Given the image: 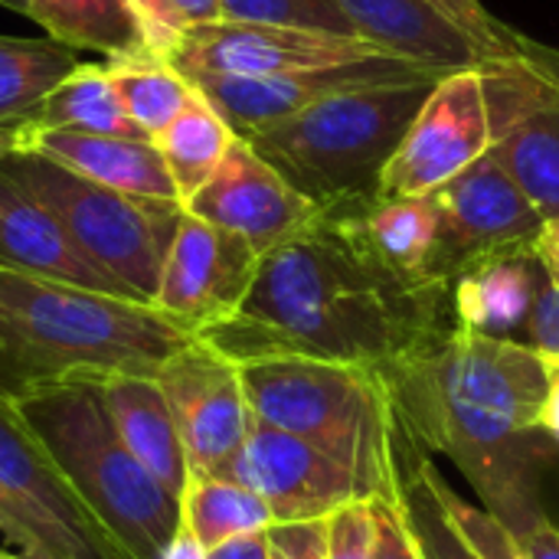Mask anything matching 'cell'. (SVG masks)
<instances>
[{
  "mask_svg": "<svg viewBox=\"0 0 559 559\" xmlns=\"http://www.w3.org/2000/svg\"><path fill=\"white\" fill-rule=\"evenodd\" d=\"M383 377L406 436L449 455L514 537L547 514L540 478L559 462L544 426L554 390L547 357L452 324Z\"/></svg>",
  "mask_w": 559,
  "mask_h": 559,
  "instance_id": "7a4b0ae2",
  "label": "cell"
},
{
  "mask_svg": "<svg viewBox=\"0 0 559 559\" xmlns=\"http://www.w3.org/2000/svg\"><path fill=\"white\" fill-rule=\"evenodd\" d=\"M452 324V285L386 265L357 203H341L265 252L242 308L197 337L239 367L314 357L386 373Z\"/></svg>",
  "mask_w": 559,
  "mask_h": 559,
  "instance_id": "6da1fadb",
  "label": "cell"
},
{
  "mask_svg": "<svg viewBox=\"0 0 559 559\" xmlns=\"http://www.w3.org/2000/svg\"><path fill=\"white\" fill-rule=\"evenodd\" d=\"M79 66V49L52 36H0V124H20Z\"/></svg>",
  "mask_w": 559,
  "mask_h": 559,
  "instance_id": "83f0119b",
  "label": "cell"
},
{
  "mask_svg": "<svg viewBox=\"0 0 559 559\" xmlns=\"http://www.w3.org/2000/svg\"><path fill=\"white\" fill-rule=\"evenodd\" d=\"M0 559H23L20 554H7V550H0Z\"/></svg>",
  "mask_w": 559,
  "mask_h": 559,
  "instance_id": "7dc6e473",
  "label": "cell"
},
{
  "mask_svg": "<svg viewBox=\"0 0 559 559\" xmlns=\"http://www.w3.org/2000/svg\"><path fill=\"white\" fill-rule=\"evenodd\" d=\"M13 403L124 559H160L183 527L180 498L121 442L105 409L102 380L56 383Z\"/></svg>",
  "mask_w": 559,
  "mask_h": 559,
  "instance_id": "5b68a950",
  "label": "cell"
},
{
  "mask_svg": "<svg viewBox=\"0 0 559 559\" xmlns=\"http://www.w3.org/2000/svg\"><path fill=\"white\" fill-rule=\"evenodd\" d=\"M550 367H554V390H550V403H547L544 426H547V432L557 439L559 445V364H550Z\"/></svg>",
  "mask_w": 559,
  "mask_h": 559,
  "instance_id": "f6af8a7d",
  "label": "cell"
},
{
  "mask_svg": "<svg viewBox=\"0 0 559 559\" xmlns=\"http://www.w3.org/2000/svg\"><path fill=\"white\" fill-rule=\"evenodd\" d=\"M449 69L423 66L403 56H383L360 66H341V69H321V72H295V75H269V79H233V75H193L190 85L219 111V118L233 128L236 138L249 141L305 108L318 105L321 98L360 88V85H380V82H406L423 75H445ZM455 72V69H452Z\"/></svg>",
  "mask_w": 559,
  "mask_h": 559,
  "instance_id": "9a60e30c",
  "label": "cell"
},
{
  "mask_svg": "<svg viewBox=\"0 0 559 559\" xmlns=\"http://www.w3.org/2000/svg\"><path fill=\"white\" fill-rule=\"evenodd\" d=\"M206 559H269V531L226 540V544L206 550Z\"/></svg>",
  "mask_w": 559,
  "mask_h": 559,
  "instance_id": "60d3db41",
  "label": "cell"
},
{
  "mask_svg": "<svg viewBox=\"0 0 559 559\" xmlns=\"http://www.w3.org/2000/svg\"><path fill=\"white\" fill-rule=\"evenodd\" d=\"M229 481L246 485L265 501L275 524L324 521L350 501H364L354 475L314 449L269 423H252L246 445L226 468Z\"/></svg>",
  "mask_w": 559,
  "mask_h": 559,
  "instance_id": "5bb4252c",
  "label": "cell"
},
{
  "mask_svg": "<svg viewBox=\"0 0 559 559\" xmlns=\"http://www.w3.org/2000/svg\"><path fill=\"white\" fill-rule=\"evenodd\" d=\"M0 170L39 200L79 252L131 301H154L170 242L183 219V203L102 187L36 151L10 154Z\"/></svg>",
  "mask_w": 559,
  "mask_h": 559,
  "instance_id": "52a82bcc",
  "label": "cell"
},
{
  "mask_svg": "<svg viewBox=\"0 0 559 559\" xmlns=\"http://www.w3.org/2000/svg\"><path fill=\"white\" fill-rule=\"evenodd\" d=\"M269 559H328V518L269 527Z\"/></svg>",
  "mask_w": 559,
  "mask_h": 559,
  "instance_id": "8d00e7d4",
  "label": "cell"
},
{
  "mask_svg": "<svg viewBox=\"0 0 559 559\" xmlns=\"http://www.w3.org/2000/svg\"><path fill=\"white\" fill-rule=\"evenodd\" d=\"M46 154L66 170L95 180L102 187L151 197L177 200V187L167 174V164L151 138H118V134H79V131H23V147Z\"/></svg>",
  "mask_w": 559,
  "mask_h": 559,
  "instance_id": "d6986e66",
  "label": "cell"
},
{
  "mask_svg": "<svg viewBox=\"0 0 559 559\" xmlns=\"http://www.w3.org/2000/svg\"><path fill=\"white\" fill-rule=\"evenodd\" d=\"M537 249H540V259H544L550 278L559 282V216L550 219V223H544V233L537 239Z\"/></svg>",
  "mask_w": 559,
  "mask_h": 559,
  "instance_id": "b9f144b4",
  "label": "cell"
},
{
  "mask_svg": "<svg viewBox=\"0 0 559 559\" xmlns=\"http://www.w3.org/2000/svg\"><path fill=\"white\" fill-rule=\"evenodd\" d=\"M239 373L259 423L341 462L364 501H400L419 445L406 436L380 370L314 357H265L242 364Z\"/></svg>",
  "mask_w": 559,
  "mask_h": 559,
  "instance_id": "277c9868",
  "label": "cell"
},
{
  "mask_svg": "<svg viewBox=\"0 0 559 559\" xmlns=\"http://www.w3.org/2000/svg\"><path fill=\"white\" fill-rule=\"evenodd\" d=\"M26 16L46 36L105 59L144 56V36L128 0H26Z\"/></svg>",
  "mask_w": 559,
  "mask_h": 559,
  "instance_id": "7402d4cb",
  "label": "cell"
},
{
  "mask_svg": "<svg viewBox=\"0 0 559 559\" xmlns=\"http://www.w3.org/2000/svg\"><path fill=\"white\" fill-rule=\"evenodd\" d=\"M23 147V121L20 124H0V164Z\"/></svg>",
  "mask_w": 559,
  "mask_h": 559,
  "instance_id": "ee69618b",
  "label": "cell"
},
{
  "mask_svg": "<svg viewBox=\"0 0 559 559\" xmlns=\"http://www.w3.org/2000/svg\"><path fill=\"white\" fill-rule=\"evenodd\" d=\"M147 52L167 59L190 26L219 20V0H128Z\"/></svg>",
  "mask_w": 559,
  "mask_h": 559,
  "instance_id": "836d02e7",
  "label": "cell"
},
{
  "mask_svg": "<svg viewBox=\"0 0 559 559\" xmlns=\"http://www.w3.org/2000/svg\"><path fill=\"white\" fill-rule=\"evenodd\" d=\"M259 262L262 255L242 236L183 210L151 305L197 337L242 308Z\"/></svg>",
  "mask_w": 559,
  "mask_h": 559,
  "instance_id": "4fadbf2b",
  "label": "cell"
},
{
  "mask_svg": "<svg viewBox=\"0 0 559 559\" xmlns=\"http://www.w3.org/2000/svg\"><path fill=\"white\" fill-rule=\"evenodd\" d=\"M432 488L445 508V514L452 518V524L462 531V537L472 544V550L481 559H531L524 554V547L518 544V537L485 508L468 504L462 495H455L452 485H445V478L439 475V468L432 465Z\"/></svg>",
  "mask_w": 559,
  "mask_h": 559,
  "instance_id": "d6a6232c",
  "label": "cell"
},
{
  "mask_svg": "<svg viewBox=\"0 0 559 559\" xmlns=\"http://www.w3.org/2000/svg\"><path fill=\"white\" fill-rule=\"evenodd\" d=\"M0 269L128 298L105 272H98L79 252L69 233L59 226V219L3 170H0Z\"/></svg>",
  "mask_w": 559,
  "mask_h": 559,
  "instance_id": "ac0fdd59",
  "label": "cell"
},
{
  "mask_svg": "<svg viewBox=\"0 0 559 559\" xmlns=\"http://www.w3.org/2000/svg\"><path fill=\"white\" fill-rule=\"evenodd\" d=\"M432 200L439 206V236L429 275L449 285L462 269L518 246H534L544 233V216L491 151L439 187Z\"/></svg>",
  "mask_w": 559,
  "mask_h": 559,
  "instance_id": "30bf717a",
  "label": "cell"
},
{
  "mask_svg": "<svg viewBox=\"0 0 559 559\" xmlns=\"http://www.w3.org/2000/svg\"><path fill=\"white\" fill-rule=\"evenodd\" d=\"M105 409L121 436V442L131 449V455L170 491L183 495L190 481V462L177 432V419L170 413V403L154 377H134V373H115L102 380Z\"/></svg>",
  "mask_w": 559,
  "mask_h": 559,
  "instance_id": "ffe728a7",
  "label": "cell"
},
{
  "mask_svg": "<svg viewBox=\"0 0 559 559\" xmlns=\"http://www.w3.org/2000/svg\"><path fill=\"white\" fill-rule=\"evenodd\" d=\"M370 501H350L328 518V559H370Z\"/></svg>",
  "mask_w": 559,
  "mask_h": 559,
  "instance_id": "d590c367",
  "label": "cell"
},
{
  "mask_svg": "<svg viewBox=\"0 0 559 559\" xmlns=\"http://www.w3.org/2000/svg\"><path fill=\"white\" fill-rule=\"evenodd\" d=\"M0 7L16 10V13H26V0H0Z\"/></svg>",
  "mask_w": 559,
  "mask_h": 559,
  "instance_id": "bcb514c9",
  "label": "cell"
},
{
  "mask_svg": "<svg viewBox=\"0 0 559 559\" xmlns=\"http://www.w3.org/2000/svg\"><path fill=\"white\" fill-rule=\"evenodd\" d=\"M219 20L360 36L337 0H219Z\"/></svg>",
  "mask_w": 559,
  "mask_h": 559,
  "instance_id": "4dcf8cb0",
  "label": "cell"
},
{
  "mask_svg": "<svg viewBox=\"0 0 559 559\" xmlns=\"http://www.w3.org/2000/svg\"><path fill=\"white\" fill-rule=\"evenodd\" d=\"M370 524H373L370 559H423L400 501L370 498Z\"/></svg>",
  "mask_w": 559,
  "mask_h": 559,
  "instance_id": "e575fe53",
  "label": "cell"
},
{
  "mask_svg": "<svg viewBox=\"0 0 559 559\" xmlns=\"http://www.w3.org/2000/svg\"><path fill=\"white\" fill-rule=\"evenodd\" d=\"M357 223L364 239L373 252L406 272V275H429L436 236H439V206L429 197H400V200H364L357 203Z\"/></svg>",
  "mask_w": 559,
  "mask_h": 559,
  "instance_id": "d4e9b609",
  "label": "cell"
},
{
  "mask_svg": "<svg viewBox=\"0 0 559 559\" xmlns=\"http://www.w3.org/2000/svg\"><path fill=\"white\" fill-rule=\"evenodd\" d=\"M491 154L514 177L544 223L559 216V92L508 128Z\"/></svg>",
  "mask_w": 559,
  "mask_h": 559,
  "instance_id": "cb8c5ba5",
  "label": "cell"
},
{
  "mask_svg": "<svg viewBox=\"0 0 559 559\" xmlns=\"http://www.w3.org/2000/svg\"><path fill=\"white\" fill-rule=\"evenodd\" d=\"M491 151V118L478 66L442 75L386 164L377 197H429Z\"/></svg>",
  "mask_w": 559,
  "mask_h": 559,
  "instance_id": "9c48e42d",
  "label": "cell"
},
{
  "mask_svg": "<svg viewBox=\"0 0 559 559\" xmlns=\"http://www.w3.org/2000/svg\"><path fill=\"white\" fill-rule=\"evenodd\" d=\"M452 26H459L485 59H544L550 56L544 46L531 43L508 23H501L481 0H429Z\"/></svg>",
  "mask_w": 559,
  "mask_h": 559,
  "instance_id": "1f68e13d",
  "label": "cell"
},
{
  "mask_svg": "<svg viewBox=\"0 0 559 559\" xmlns=\"http://www.w3.org/2000/svg\"><path fill=\"white\" fill-rule=\"evenodd\" d=\"M0 534H3V540L23 559H39L36 534L26 524V518L20 514V508L13 504V498L3 491V485H0Z\"/></svg>",
  "mask_w": 559,
  "mask_h": 559,
  "instance_id": "f35d334b",
  "label": "cell"
},
{
  "mask_svg": "<svg viewBox=\"0 0 559 559\" xmlns=\"http://www.w3.org/2000/svg\"><path fill=\"white\" fill-rule=\"evenodd\" d=\"M160 559H206V550L180 527V534L167 544V550L160 554Z\"/></svg>",
  "mask_w": 559,
  "mask_h": 559,
  "instance_id": "7bdbcfd3",
  "label": "cell"
},
{
  "mask_svg": "<svg viewBox=\"0 0 559 559\" xmlns=\"http://www.w3.org/2000/svg\"><path fill=\"white\" fill-rule=\"evenodd\" d=\"M364 39L436 69L481 66L485 52L429 0H337Z\"/></svg>",
  "mask_w": 559,
  "mask_h": 559,
  "instance_id": "44dd1931",
  "label": "cell"
},
{
  "mask_svg": "<svg viewBox=\"0 0 559 559\" xmlns=\"http://www.w3.org/2000/svg\"><path fill=\"white\" fill-rule=\"evenodd\" d=\"M177 432L190 462V475L223 478L255 423L239 364L193 337L157 373Z\"/></svg>",
  "mask_w": 559,
  "mask_h": 559,
  "instance_id": "7c38bea8",
  "label": "cell"
},
{
  "mask_svg": "<svg viewBox=\"0 0 559 559\" xmlns=\"http://www.w3.org/2000/svg\"><path fill=\"white\" fill-rule=\"evenodd\" d=\"M403 518L409 524V534L419 547L423 559H481L472 544L462 537V531L445 514L436 488H432V462L416 459L406 472L403 495H400Z\"/></svg>",
  "mask_w": 559,
  "mask_h": 559,
  "instance_id": "f546056e",
  "label": "cell"
},
{
  "mask_svg": "<svg viewBox=\"0 0 559 559\" xmlns=\"http://www.w3.org/2000/svg\"><path fill=\"white\" fill-rule=\"evenodd\" d=\"M518 544L531 559H559V524L550 521V514H540L524 534H518Z\"/></svg>",
  "mask_w": 559,
  "mask_h": 559,
  "instance_id": "ab89813d",
  "label": "cell"
},
{
  "mask_svg": "<svg viewBox=\"0 0 559 559\" xmlns=\"http://www.w3.org/2000/svg\"><path fill=\"white\" fill-rule=\"evenodd\" d=\"M180 524L203 550H213L246 534H265L275 518L246 485L213 475H190L180 495Z\"/></svg>",
  "mask_w": 559,
  "mask_h": 559,
  "instance_id": "4316f807",
  "label": "cell"
},
{
  "mask_svg": "<svg viewBox=\"0 0 559 559\" xmlns=\"http://www.w3.org/2000/svg\"><path fill=\"white\" fill-rule=\"evenodd\" d=\"M183 210L197 219L242 236L259 255L298 236L321 213L318 203L298 193L242 138L233 141L219 170L183 203Z\"/></svg>",
  "mask_w": 559,
  "mask_h": 559,
  "instance_id": "2e32d148",
  "label": "cell"
},
{
  "mask_svg": "<svg viewBox=\"0 0 559 559\" xmlns=\"http://www.w3.org/2000/svg\"><path fill=\"white\" fill-rule=\"evenodd\" d=\"M23 131H79V134L144 138L118 102V92L108 75V59L79 66L62 85H56L23 118Z\"/></svg>",
  "mask_w": 559,
  "mask_h": 559,
  "instance_id": "603a6c76",
  "label": "cell"
},
{
  "mask_svg": "<svg viewBox=\"0 0 559 559\" xmlns=\"http://www.w3.org/2000/svg\"><path fill=\"white\" fill-rule=\"evenodd\" d=\"M383 56H396V52L364 36L213 20V23L190 26L174 46V52L167 56V62L187 79L193 75L269 79V75L360 66Z\"/></svg>",
  "mask_w": 559,
  "mask_h": 559,
  "instance_id": "ba28073f",
  "label": "cell"
},
{
  "mask_svg": "<svg viewBox=\"0 0 559 559\" xmlns=\"http://www.w3.org/2000/svg\"><path fill=\"white\" fill-rule=\"evenodd\" d=\"M0 485L36 534L39 559H124L82 508L20 406L0 393Z\"/></svg>",
  "mask_w": 559,
  "mask_h": 559,
  "instance_id": "8fae6325",
  "label": "cell"
},
{
  "mask_svg": "<svg viewBox=\"0 0 559 559\" xmlns=\"http://www.w3.org/2000/svg\"><path fill=\"white\" fill-rule=\"evenodd\" d=\"M527 347L537 350L540 357H547L550 364H559V282L554 278L544 285V295L537 301Z\"/></svg>",
  "mask_w": 559,
  "mask_h": 559,
  "instance_id": "74e56055",
  "label": "cell"
},
{
  "mask_svg": "<svg viewBox=\"0 0 559 559\" xmlns=\"http://www.w3.org/2000/svg\"><path fill=\"white\" fill-rule=\"evenodd\" d=\"M193 334L154 305L0 269V393L69 380L154 377Z\"/></svg>",
  "mask_w": 559,
  "mask_h": 559,
  "instance_id": "3957f363",
  "label": "cell"
},
{
  "mask_svg": "<svg viewBox=\"0 0 559 559\" xmlns=\"http://www.w3.org/2000/svg\"><path fill=\"white\" fill-rule=\"evenodd\" d=\"M439 79L423 75L334 92L249 138V144L321 210L373 200L386 164Z\"/></svg>",
  "mask_w": 559,
  "mask_h": 559,
  "instance_id": "8992f818",
  "label": "cell"
},
{
  "mask_svg": "<svg viewBox=\"0 0 559 559\" xmlns=\"http://www.w3.org/2000/svg\"><path fill=\"white\" fill-rule=\"evenodd\" d=\"M108 75L124 115L144 138L160 134L193 98V85L167 59L144 52L131 59H108Z\"/></svg>",
  "mask_w": 559,
  "mask_h": 559,
  "instance_id": "f1b7e54d",
  "label": "cell"
},
{
  "mask_svg": "<svg viewBox=\"0 0 559 559\" xmlns=\"http://www.w3.org/2000/svg\"><path fill=\"white\" fill-rule=\"evenodd\" d=\"M547 282L550 272L537 242L488 255L452 278V318L475 334L527 347L531 321Z\"/></svg>",
  "mask_w": 559,
  "mask_h": 559,
  "instance_id": "e0dca14e",
  "label": "cell"
},
{
  "mask_svg": "<svg viewBox=\"0 0 559 559\" xmlns=\"http://www.w3.org/2000/svg\"><path fill=\"white\" fill-rule=\"evenodd\" d=\"M151 141L157 144L167 164V174L177 187L180 203H187L219 170L236 134L219 118V111L193 88V98L187 102V108Z\"/></svg>",
  "mask_w": 559,
  "mask_h": 559,
  "instance_id": "484cf974",
  "label": "cell"
}]
</instances>
